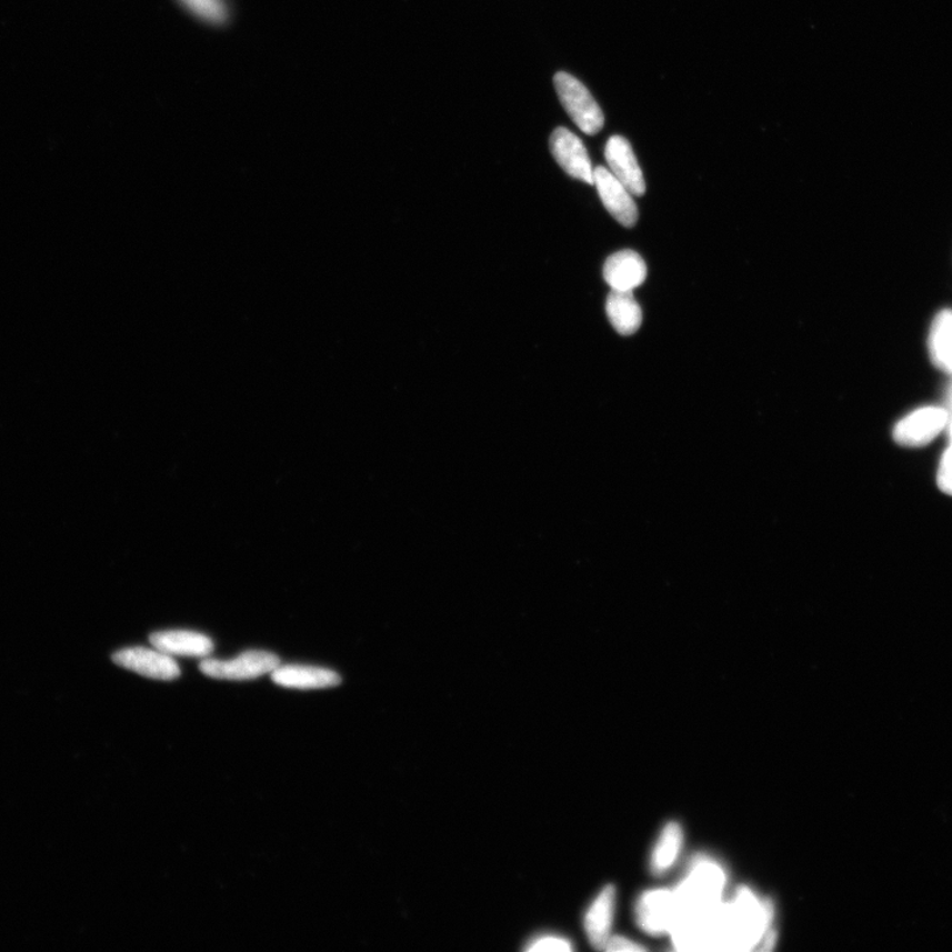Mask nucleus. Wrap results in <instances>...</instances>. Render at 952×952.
<instances>
[{"label": "nucleus", "instance_id": "nucleus-1", "mask_svg": "<svg viewBox=\"0 0 952 952\" xmlns=\"http://www.w3.org/2000/svg\"><path fill=\"white\" fill-rule=\"evenodd\" d=\"M724 882V873L718 865L700 861L693 868L690 878L673 893L677 903V923L718 906Z\"/></svg>", "mask_w": 952, "mask_h": 952}, {"label": "nucleus", "instance_id": "nucleus-2", "mask_svg": "<svg viewBox=\"0 0 952 952\" xmlns=\"http://www.w3.org/2000/svg\"><path fill=\"white\" fill-rule=\"evenodd\" d=\"M554 88L562 107L583 133L594 136L604 123L602 110L582 82L572 74L560 72L554 76Z\"/></svg>", "mask_w": 952, "mask_h": 952}, {"label": "nucleus", "instance_id": "nucleus-3", "mask_svg": "<svg viewBox=\"0 0 952 952\" xmlns=\"http://www.w3.org/2000/svg\"><path fill=\"white\" fill-rule=\"evenodd\" d=\"M281 665V660L274 653L267 651H247L232 660L206 658L200 663L204 675L219 680H252L273 672Z\"/></svg>", "mask_w": 952, "mask_h": 952}, {"label": "nucleus", "instance_id": "nucleus-4", "mask_svg": "<svg viewBox=\"0 0 952 952\" xmlns=\"http://www.w3.org/2000/svg\"><path fill=\"white\" fill-rule=\"evenodd\" d=\"M948 410L926 407L903 417L893 430L894 441L906 448H921L934 441L948 428Z\"/></svg>", "mask_w": 952, "mask_h": 952}, {"label": "nucleus", "instance_id": "nucleus-5", "mask_svg": "<svg viewBox=\"0 0 952 952\" xmlns=\"http://www.w3.org/2000/svg\"><path fill=\"white\" fill-rule=\"evenodd\" d=\"M551 151L562 170L568 176L588 184H594V169L581 139L565 128L553 131L551 137Z\"/></svg>", "mask_w": 952, "mask_h": 952}, {"label": "nucleus", "instance_id": "nucleus-6", "mask_svg": "<svg viewBox=\"0 0 952 952\" xmlns=\"http://www.w3.org/2000/svg\"><path fill=\"white\" fill-rule=\"evenodd\" d=\"M113 662L124 670L137 672L139 675L149 679L170 681L180 677V669L176 660L157 649H123L114 653Z\"/></svg>", "mask_w": 952, "mask_h": 952}, {"label": "nucleus", "instance_id": "nucleus-7", "mask_svg": "<svg viewBox=\"0 0 952 952\" xmlns=\"http://www.w3.org/2000/svg\"><path fill=\"white\" fill-rule=\"evenodd\" d=\"M594 186L599 190L604 208L623 227H634L638 207L631 192L604 167H595Z\"/></svg>", "mask_w": 952, "mask_h": 952}, {"label": "nucleus", "instance_id": "nucleus-8", "mask_svg": "<svg viewBox=\"0 0 952 952\" xmlns=\"http://www.w3.org/2000/svg\"><path fill=\"white\" fill-rule=\"evenodd\" d=\"M604 157H607L609 171L627 187L632 197H643L645 180L628 139L620 136L611 137L604 149Z\"/></svg>", "mask_w": 952, "mask_h": 952}, {"label": "nucleus", "instance_id": "nucleus-9", "mask_svg": "<svg viewBox=\"0 0 952 952\" xmlns=\"http://www.w3.org/2000/svg\"><path fill=\"white\" fill-rule=\"evenodd\" d=\"M637 920L639 926L652 935L672 931L678 920L673 893L667 891L644 893L637 905Z\"/></svg>", "mask_w": 952, "mask_h": 952}, {"label": "nucleus", "instance_id": "nucleus-10", "mask_svg": "<svg viewBox=\"0 0 952 952\" xmlns=\"http://www.w3.org/2000/svg\"><path fill=\"white\" fill-rule=\"evenodd\" d=\"M603 278L611 290L632 291L648 278V265L634 250H621L604 262Z\"/></svg>", "mask_w": 952, "mask_h": 952}, {"label": "nucleus", "instance_id": "nucleus-11", "mask_svg": "<svg viewBox=\"0 0 952 952\" xmlns=\"http://www.w3.org/2000/svg\"><path fill=\"white\" fill-rule=\"evenodd\" d=\"M150 643L171 657L207 658L213 651V642L200 632L186 630L159 631L150 635Z\"/></svg>", "mask_w": 952, "mask_h": 952}, {"label": "nucleus", "instance_id": "nucleus-12", "mask_svg": "<svg viewBox=\"0 0 952 952\" xmlns=\"http://www.w3.org/2000/svg\"><path fill=\"white\" fill-rule=\"evenodd\" d=\"M275 684L293 690H323L342 683L335 671L311 665H280L272 672Z\"/></svg>", "mask_w": 952, "mask_h": 952}, {"label": "nucleus", "instance_id": "nucleus-13", "mask_svg": "<svg viewBox=\"0 0 952 952\" xmlns=\"http://www.w3.org/2000/svg\"><path fill=\"white\" fill-rule=\"evenodd\" d=\"M615 908V888L608 885L590 905L585 915V930L589 942L597 950H603L610 940Z\"/></svg>", "mask_w": 952, "mask_h": 952}, {"label": "nucleus", "instance_id": "nucleus-14", "mask_svg": "<svg viewBox=\"0 0 952 952\" xmlns=\"http://www.w3.org/2000/svg\"><path fill=\"white\" fill-rule=\"evenodd\" d=\"M607 314L611 325L623 337L641 329L643 314L632 291L611 290L607 301Z\"/></svg>", "mask_w": 952, "mask_h": 952}, {"label": "nucleus", "instance_id": "nucleus-15", "mask_svg": "<svg viewBox=\"0 0 952 952\" xmlns=\"http://www.w3.org/2000/svg\"><path fill=\"white\" fill-rule=\"evenodd\" d=\"M931 360L941 371L952 373V311L943 310L934 319L929 338Z\"/></svg>", "mask_w": 952, "mask_h": 952}, {"label": "nucleus", "instance_id": "nucleus-16", "mask_svg": "<svg viewBox=\"0 0 952 952\" xmlns=\"http://www.w3.org/2000/svg\"><path fill=\"white\" fill-rule=\"evenodd\" d=\"M681 845H683V831H681L680 824H667L652 853V872L662 874L669 871L679 856Z\"/></svg>", "mask_w": 952, "mask_h": 952}, {"label": "nucleus", "instance_id": "nucleus-17", "mask_svg": "<svg viewBox=\"0 0 952 952\" xmlns=\"http://www.w3.org/2000/svg\"><path fill=\"white\" fill-rule=\"evenodd\" d=\"M194 16L210 23H224L228 9L224 0H180Z\"/></svg>", "mask_w": 952, "mask_h": 952}, {"label": "nucleus", "instance_id": "nucleus-18", "mask_svg": "<svg viewBox=\"0 0 952 952\" xmlns=\"http://www.w3.org/2000/svg\"><path fill=\"white\" fill-rule=\"evenodd\" d=\"M573 944L559 935H541L527 944L525 951L531 952H567L572 951Z\"/></svg>", "mask_w": 952, "mask_h": 952}, {"label": "nucleus", "instance_id": "nucleus-19", "mask_svg": "<svg viewBox=\"0 0 952 952\" xmlns=\"http://www.w3.org/2000/svg\"><path fill=\"white\" fill-rule=\"evenodd\" d=\"M936 481L940 489L944 493H948V495L952 497V443L950 444V448L944 451L940 469H938Z\"/></svg>", "mask_w": 952, "mask_h": 952}, {"label": "nucleus", "instance_id": "nucleus-20", "mask_svg": "<svg viewBox=\"0 0 952 952\" xmlns=\"http://www.w3.org/2000/svg\"><path fill=\"white\" fill-rule=\"evenodd\" d=\"M604 950L608 951H644L643 946H639V944L627 940L623 936H614L610 938L607 948Z\"/></svg>", "mask_w": 952, "mask_h": 952}, {"label": "nucleus", "instance_id": "nucleus-21", "mask_svg": "<svg viewBox=\"0 0 952 952\" xmlns=\"http://www.w3.org/2000/svg\"><path fill=\"white\" fill-rule=\"evenodd\" d=\"M776 943V931L774 929H769L766 933L763 934V942L761 944L762 951H771L775 948Z\"/></svg>", "mask_w": 952, "mask_h": 952}]
</instances>
